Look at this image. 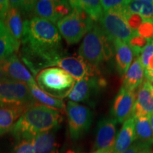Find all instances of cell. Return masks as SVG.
I'll return each mask as SVG.
<instances>
[{
  "mask_svg": "<svg viewBox=\"0 0 153 153\" xmlns=\"http://www.w3.org/2000/svg\"><path fill=\"white\" fill-rule=\"evenodd\" d=\"M126 21L129 27L133 30L134 33L137 31L138 28L141 26V24L145 22L143 17L138 14H132L126 16Z\"/></svg>",
  "mask_w": 153,
  "mask_h": 153,
  "instance_id": "1f68e13d",
  "label": "cell"
},
{
  "mask_svg": "<svg viewBox=\"0 0 153 153\" xmlns=\"http://www.w3.org/2000/svg\"><path fill=\"white\" fill-rule=\"evenodd\" d=\"M137 35L146 38L148 41L153 40V22H144L135 32Z\"/></svg>",
  "mask_w": 153,
  "mask_h": 153,
  "instance_id": "f546056e",
  "label": "cell"
},
{
  "mask_svg": "<svg viewBox=\"0 0 153 153\" xmlns=\"http://www.w3.org/2000/svg\"><path fill=\"white\" fill-rule=\"evenodd\" d=\"M21 45V58L35 76L43 69L57 66L65 56L57 28L38 17L24 21Z\"/></svg>",
  "mask_w": 153,
  "mask_h": 153,
  "instance_id": "6da1fadb",
  "label": "cell"
},
{
  "mask_svg": "<svg viewBox=\"0 0 153 153\" xmlns=\"http://www.w3.org/2000/svg\"><path fill=\"white\" fill-rule=\"evenodd\" d=\"M36 1H33V0H30V1H27V0H25V1H9V5L10 6H14L17 8L20 9V11H22V13H24V14H32L33 12V9L34 4H35Z\"/></svg>",
  "mask_w": 153,
  "mask_h": 153,
  "instance_id": "f1b7e54d",
  "label": "cell"
},
{
  "mask_svg": "<svg viewBox=\"0 0 153 153\" xmlns=\"http://www.w3.org/2000/svg\"><path fill=\"white\" fill-rule=\"evenodd\" d=\"M153 114V85L144 79L137 89L136 100L132 114L134 118L141 116H150Z\"/></svg>",
  "mask_w": 153,
  "mask_h": 153,
  "instance_id": "9a60e30c",
  "label": "cell"
},
{
  "mask_svg": "<svg viewBox=\"0 0 153 153\" xmlns=\"http://www.w3.org/2000/svg\"><path fill=\"white\" fill-rule=\"evenodd\" d=\"M36 82L42 91L57 99L68 97L75 84L70 74L57 67L42 70L36 75Z\"/></svg>",
  "mask_w": 153,
  "mask_h": 153,
  "instance_id": "277c9868",
  "label": "cell"
},
{
  "mask_svg": "<svg viewBox=\"0 0 153 153\" xmlns=\"http://www.w3.org/2000/svg\"><path fill=\"white\" fill-rule=\"evenodd\" d=\"M78 53L89 65L99 71V66L110 60L114 54L113 42L99 25L95 24L84 38Z\"/></svg>",
  "mask_w": 153,
  "mask_h": 153,
  "instance_id": "3957f363",
  "label": "cell"
},
{
  "mask_svg": "<svg viewBox=\"0 0 153 153\" xmlns=\"http://www.w3.org/2000/svg\"><path fill=\"white\" fill-rule=\"evenodd\" d=\"M62 153H76V152L72 149H68V150L63 151Z\"/></svg>",
  "mask_w": 153,
  "mask_h": 153,
  "instance_id": "b9f144b4",
  "label": "cell"
},
{
  "mask_svg": "<svg viewBox=\"0 0 153 153\" xmlns=\"http://www.w3.org/2000/svg\"><path fill=\"white\" fill-rule=\"evenodd\" d=\"M5 79H7V78L6 77V76L4 75V74L3 72L2 69H1V66H0V82L3 81V80H5Z\"/></svg>",
  "mask_w": 153,
  "mask_h": 153,
  "instance_id": "74e56055",
  "label": "cell"
},
{
  "mask_svg": "<svg viewBox=\"0 0 153 153\" xmlns=\"http://www.w3.org/2000/svg\"><path fill=\"white\" fill-rule=\"evenodd\" d=\"M153 55V40L150 41L147 46L145 48L144 50L143 51L142 53L140 56L141 63H142L143 66L144 68H146L148 65L149 60H150V57Z\"/></svg>",
  "mask_w": 153,
  "mask_h": 153,
  "instance_id": "d6a6232c",
  "label": "cell"
},
{
  "mask_svg": "<svg viewBox=\"0 0 153 153\" xmlns=\"http://www.w3.org/2000/svg\"><path fill=\"white\" fill-rule=\"evenodd\" d=\"M69 133L72 140H78L89 131L93 115L87 106L69 101L66 106Z\"/></svg>",
  "mask_w": 153,
  "mask_h": 153,
  "instance_id": "52a82bcc",
  "label": "cell"
},
{
  "mask_svg": "<svg viewBox=\"0 0 153 153\" xmlns=\"http://www.w3.org/2000/svg\"><path fill=\"white\" fill-rule=\"evenodd\" d=\"M27 108V107H0V136L10 132L17 120Z\"/></svg>",
  "mask_w": 153,
  "mask_h": 153,
  "instance_id": "7402d4cb",
  "label": "cell"
},
{
  "mask_svg": "<svg viewBox=\"0 0 153 153\" xmlns=\"http://www.w3.org/2000/svg\"><path fill=\"white\" fill-rule=\"evenodd\" d=\"M112 42L116 68L118 73L121 76H123L127 72L131 65L133 58V52L125 42L118 39L114 40Z\"/></svg>",
  "mask_w": 153,
  "mask_h": 153,
  "instance_id": "ac0fdd59",
  "label": "cell"
},
{
  "mask_svg": "<svg viewBox=\"0 0 153 153\" xmlns=\"http://www.w3.org/2000/svg\"><path fill=\"white\" fill-rule=\"evenodd\" d=\"M136 140L135 118L131 117L124 122L116 136L113 153H122L128 150Z\"/></svg>",
  "mask_w": 153,
  "mask_h": 153,
  "instance_id": "2e32d148",
  "label": "cell"
},
{
  "mask_svg": "<svg viewBox=\"0 0 153 153\" xmlns=\"http://www.w3.org/2000/svg\"><path fill=\"white\" fill-rule=\"evenodd\" d=\"M90 153H113L112 150H97Z\"/></svg>",
  "mask_w": 153,
  "mask_h": 153,
  "instance_id": "8d00e7d4",
  "label": "cell"
},
{
  "mask_svg": "<svg viewBox=\"0 0 153 153\" xmlns=\"http://www.w3.org/2000/svg\"><path fill=\"white\" fill-rule=\"evenodd\" d=\"M72 8L79 9L85 12L93 22H99L104 14L101 1L98 0H72L69 1Z\"/></svg>",
  "mask_w": 153,
  "mask_h": 153,
  "instance_id": "603a6c76",
  "label": "cell"
},
{
  "mask_svg": "<svg viewBox=\"0 0 153 153\" xmlns=\"http://www.w3.org/2000/svg\"><path fill=\"white\" fill-rule=\"evenodd\" d=\"M100 1L104 12L110 10H121L124 11L128 3V1L120 0H102Z\"/></svg>",
  "mask_w": 153,
  "mask_h": 153,
  "instance_id": "83f0119b",
  "label": "cell"
},
{
  "mask_svg": "<svg viewBox=\"0 0 153 153\" xmlns=\"http://www.w3.org/2000/svg\"><path fill=\"white\" fill-rule=\"evenodd\" d=\"M12 153H35L33 137L19 140L15 145Z\"/></svg>",
  "mask_w": 153,
  "mask_h": 153,
  "instance_id": "4316f807",
  "label": "cell"
},
{
  "mask_svg": "<svg viewBox=\"0 0 153 153\" xmlns=\"http://www.w3.org/2000/svg\"><path fill=\"white\" fill-rule=\"evenodd\" d=\"M72 10L69 1L39 0L36 1L32 14L34 15L33 17L45 19L55 24L70 14Z\"/></svg>",
  "mask_w": 153,
  "mask_h": 153,
  "instance_id": "30bf717a",
  "label": "cell"
},
{
  "mask_svg": "<svg viewBox=\"0 0 153 153\" xmlns=\"http://www.w3.org/2000/svg\"><path fill=\"white\" fill-rule=\"evenodd\" d=\"M145 68L139 57H135L133 62L123 76L122 88L130 91H137L144 80Z\"/></svg>",
  "mask_w": 153,
  "mask_h": 153,
  "instance_id": "e0dca14e",
  "label": "cell"
},
{
  "mask_svg": "<svg viewBox=\"0 0 153 153\" xmlns=\"http://www.w3.org/2000/svg\"><path fill=\"white\" fill-rule=\"evenodd\" d=\"M149 43L150 41L137 35L136 33H134L126 42L130 48L131 49L133 56L135 57H139Z\"/></svg>",
  "mask_w": 153,
  "mask_h": 153,
  "instance_id": "484cf974",
  "label": "cell"
},
{
  "mask_svg": "<svg viewBox=\"0 0 153 153\" xmlns=\"http://www.w3.org/2000/svg\"><path fill=\"white\" fill-rule=\"evenodd\" d=\"M117 121L113 118H105L98 122L96 129L94 148L97 150H114L116 143Z\"/></svg>",
  "mask_w": 153,
  "mask_h": 153,
  "instance_id": "7c38bea8",
  "label": "cell"
},
{
  "mask_svg": "<svg viewBox=\"0 0 153 153\" xmlns=\"http://www.w3.org/2000/svg\"><path fill=\"white\" fill-rule=\"evenodd\" d=\"M99 22L101 30L111 41L118 39L126 43L135 33L129 27L123 11L121 10L104 12Z\"/></svg>",
  "mask_w": 153,
  "mask_h": 153,
  "instance_id": "ba28073f",
  "label": "cell"
},
{
  "mask_svg": "<svg viewBox=\"0 0 153 153\" xmlns=\"http://www.w3.org/2000/svg\"><path fill=\"white\" fill-rule=\"evenodd\" d=\"M140 153H152V152H151V151L150 150V148H145V149H143V150Z\"/></svg>",
  "mask_w": 153,
  "mask_h": 153,
  "instance_id": "60d3db41",
  "label": "cell"
},
{
  "mask_svg": "<svg viewBox=\"0 0 153 153\" xmlns=\"http://www.w3.org/2000/svg\"><path fill=\"white\" fill-rule=\"evenodd\" d=\"M55 131L44 132L33 137L35 153H58Z\"/></svg>",
  "mask_w": 153,
  "mask_h": 153,
  "instance_id": "44dd1931",
  "label": "cell"
},
{
  "mask_svg": "<svg viewBox=\"0 0 153 153\" xmlns=\"http://www.w3.org/2000/svg\"><path fill=\"white\" fill-rule=\"evenodd\" d=\"M9 8V1L0 0V21H2L7 14Z\"/></svg>",
  "mask_w": 153,
  "mask_h": 153,
  "instance_id": "e575fe53",
  "label": "cell"
},
{
  "mask_svg": "<svg viewBox=\"0 0 153 153\" xmlns=\"http://www.w3.org/2000/svg\"><path fill=\"white\" fill-rule=\"evenodd\" d=\"M57 67L65 70L77 81L97 75L99 72L98 70L89 65L79 55L64 56L57 62Z\"/></svg>",
  "mask_w": 153,
  "mask_h": 153,
  "instance_id": "4fadbf2b",
  "label": "cell"
},
{
  "mask_svg": "<svg viewBox=\"0 0 153 153\" xmlns=\"http://www.w3.org/2000/svg\"><path fill=\"white\" fill-rule=\"evenodd\" d=\"M36 104L26 84L9 79L0 82V107L28 108Z\"/></svg>",
  "mask_w": 153,
  "mask_h": 153,
  "instance_id": "8992f818",
  "label": "cell"
},
{
  "mask_svg": "<svg viewBox=\"0 0 153 153\" xmlns=\"http://www.w3.org/2000/svg\"><path fill=\"white\" fill-rule=\"evenodd\" d=\"M20 47L21 43L11 36L3 22L0 21V65L12 55L16 54Z\"/></svg>",
  "mask_w": 153,
  "mask_h": 153,
  "instance_id": "ffe728a7",
  "label": "cell"
},
{
  "mask_svg": "<svg viewBox=\"0 0 153 153\" xmlns=\"http://www.w3.org/2000/svg\"><path fill=\"white\" fill-rule=\"evenodd\" d=\"M135 129L136 139L138 142L149 147L153 144V133L150 116H141L135 118Z\"/></svg>",
  "mask_w": 153,
  "mask_h": 153,
  "instance_id": "d4e9b609",
  "label": "cell"
},
{
  "mask_svg": "<svg viewBox=\"0 0 153 153\" xmlns=\"http://www.w3.org/2000/svg\"><path fill=\"white\" fill-rule=\"evenodd\" d=\"M22 14V11L19 8L9 5V10L2 21L9 33L17 42L20 43L22 41L24 28Z\"/></svg>",
  "mask_w": 153,
  "mask_h": 153,
  "instance_id": "d6986e66",
  "label": "cell"
},
{
  "mask_svg": "<svg viewBox=\"0 0 153 153\" xmlns=\"http://www.w3.org/2000/svg\"><path fill=\"white\" fill-rule=\"evenodd\" d=\"M106 85V81L97 75L89 76L79 80L74 84L68 97L73 102L90 103L94 100L101 88Z\"/></svg>",
  "mask_w": 153,
  "mask_h": 153,
  "instance_id": "9c48e42d",
  "label": "cell"
},
{
  "mask_svg": "<svg viewBox=\"0 0 153 153\" xmlns=\"http://www.w3.org/2000/svg\"><path fill=\"white\" fill-rule=\"evenodd\" d=\"M147 68L150 69L151 70H153V55L150 57V60H149V63L147 67Z\"/></svg>",
  "mask_w": 153,
  "mask_h": 153,
  "instance_id": "f35d334b",
  "label": "cell"
},
{
  "mask_svg": "<svg viewBox=\"0 0 153 153\" xmlns=\"http://www.w3.org/2000/svg\"><path fill=\"white\" fill-rule=\"evenodd\" d=\"M62 120L60 111L37 103L23 113L10 133L17 141L33 138L40 133L56 130Z\"/></svg>",
  "mask_w": 153,
  "mask_h": 153,
  "instance_id": "7a4b0ae2",
  "label": "cell"
},
{
  "mask_svg": "<svg viewBox=\"0 0 153 153\" xmlns=\"http://www.w3.org/2000/svg\"><path fill=\"white\" fill-rule=\"evenodd\" d=\"M145 148H150V147L137 141L136 143H134L128 150L122 153H140Z\"/></svg>",
  "mask_w": 153,
  "mask_h": 153,
  "instance_id": "836d02e7",
  "label": "cell"
},
{
  "mask_svg": "<svg viewBox=\"0 0 153 153\" xmlns=\"http://www.w3.org/2000/svg\"><path fill=\"white\" fill-rule=\"evenodd\" d=\"M28 89L31 93L33 98L36 101L41 103L44 106H48L50 108H54L59 111H65L66 106L65 105L64 101L62 99H57L51 97L47 94H45L38 87L37 84L34 85H28Z\"/></svg>",
  "mask_w": 153,
  "mask_h": 153,
  "instance_id": "cb8c5ba5",
  "label": "cell"
},
{
  "mask_svg": "<svg viewBox=\"0 0 153 153\" xmlns=\"http://www.w3.org/2000/svg\"><path fill=\"white\" fill-rule=\"evenodd\" d=\"M136 100V91L120 88L113 103L111 115L118 123H124L132 116Z\"/></svg>",
  "mask_w": 153,
  "mask_h": 153,
  "instance_id": "8fae6325",
  "label": "cell"
},
{
  "mask_svg": "<svg viewBox=\"0 0 153 153\" xmlns=\"http://www.w3.org/2000/svg\"><path fill=\"white\" fill-rule=\"evenodd\" d=\"M139 14L145 22H153V1L144 0V4Z\"/></svg>",
  "mask_w": 153,
  "mask_h": 153,
  "instance_id": "4dcf8cb0",
  "label": "cell"
},
{
  "mask_svg": "<svg viewBox=\"0 0 153 153\" xmlns=\"http://www.w3.org/2000/svg\"><path fill=\"white\" fill-rule=\"evenodd\" d=\"M150 125H151V128H152V133H153V114H152L150 116Z\"/></svg>",
  "mask_w": 153,
  "mask_h": 153,
  "instance_id": "ab89813d",
  "label": "cell"
},
{
  "mask_svg": "<svg viewBox=\"0 0 153 153\" xmlns=\"http://www.w3.org/2000/svg\"><path fill=\"white\" fill-rule=\"evenodd\" d=\"M94 24L85 12L72 8L70 14L57 23V28L65 41L69 45H73L79 43Z\"/></svg>",
  "mask_w": 153,
  "mask_h": 153,
  "instance_id": "5b68a950",
  "label": "cell"
},
{
  "mask_svg": "<svg viewBox=\"0 0 153 153\" xmlns=\"http://www.w3.org/2000/svg\"><path fill=\"white\" fill-rule=\"evenodd\" d=\"M145 79L148 80L149 82L153 84V70H151L148 68H145Z\"/></svg>",
  "mask_w": 153,
  "mask_h": 153,
  "instance_id": "d590c367",
  "label": "cell"
},
{
  "mask_svg": "<svg viewBox=\"0 0 153 153\" xmlns=\"http://www.w3.org/2000/svg\"><path fill=\"white\" fill-rule=\"evenodd\" d=\"M0 66L7 79L23 82L27 85L37 84L33 75L21 62L16 54L6 59Z\"/></svg>",
  "mask_w": 153,
  "mask_h": 153,
  "instance_id": "5bb4252c",
  "label": "cell"
}]
</instances>
